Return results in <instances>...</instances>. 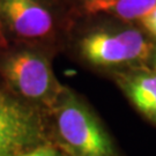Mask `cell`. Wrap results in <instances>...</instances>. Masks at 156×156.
<instances>
[{
	"label": "cell",
	"mask_w": 156,
	"mask_h": 156,
	"mask_svg": "<svg viewBox=\"0 0 156 156\" xmlns=\"http://www.w3.org/2000/svg\"><path fill=\"white\" fill-rule=\"evenodd\" d=\"M154 62H155V66H156V51H155V55H154Z\"/></svg>",
	"instance_id": "10"
},
{
	"label": "cell",
	"mask_w": 156,
	"mask_h": 156,
	"mask_svg": "<svg viewBox=\"0 0 156 156\" xmlns=\"http://www.w3.org/2000/svg\"><path fill=\"white\" fill-rule=\"evenodd\" d=\"M140 20L146 30L151 33L154 37H156V5Z\"/></svg>",
	"instance_id": "8"
},
{
	"label": "cell",
	"mask_w": 156,
	"mask_h": 156,
	"mask_svg": "<svg viewBox=\"0 0 156 156\" xmlns=\"http://www.w3.org/2000/svg\"><path fill=\"white\" fill-rule=\"evenodd\" d=\"M156 5V0H83L87 14H105L120 20L144 17Z\"/></svg>",
	"instance_id": "7"
},
{
	"label": "cell",
	"mask_w": 156,
	"mask_h": 156,
	"mask_svg": "<svg viewBox=\"0 0 156 156\" xmlns=\"http://www.w3.org/2000/svg\"><path fill=\"white\" fill-rule=\"evenodd\" d=\"M57 127L75 156H116L109 134L94 113L71 91L62 94L57 108Z\"/></svg>",
	"instance_id": "1"
},
{
	"label": "cell",
	"mask_w": 156,
	"mask_h": 156,
	"mask_svg": "<svg viewBox=\"0 0 156 156\" xmlns=\"http://www.w3.org/2000/svg\"><path fill=\"white\" fill-rule=\"evenodd\" d=\"M42 132L33 109L0 93V156H19L42 139Z\"/></svg>",
	"instance_id": "4"
},
{
	"label": "cell",
	"mask_w": 156,
	"mask_h": 156,
	"mask_svg": "<svg viewBox=\"0 0 156 156\" xmlns=\"http://www.w3.org/2000/svg\"><path fill=\"white\" fill-rule=\"evenodd\" d=\"M119 84L133 105L144 116L156 122V73L125 74L119 80Z\"/></svg>",
	"instance_id": "6"
},
{
	"label": "cell",
	"mask_w": 156,
	"mask_h": 156,
	"mask_svg": "<svg viewBox=\"0 0 156 156\" xmlns=\"http://www.w3.org/2000/svg\"><path fill=\"white\" fill-rule=\"evenodd\" d=\"M5 76L12 87L26 98L55 104L60 96L48 59L36 52L22 51L11 56L4 65Z\"/></svg>",
	"instance_id": "3"
},
{
	"label": "cell",
	"mask_w": 156,
	"mask_h": 156,
	"mask_svg": "<svg viewBox=\"0 0 156 156\" xmlns=\"http://www.w3.org/2000/svg\"><path fill=\"white\" fill-rule=\"evenodd\" d=\"M19 156H60V155H58V153L52 147H50V146H38V147L34 148L31 151L20 154Z\"/></svg>",
	"instance_id": "9"
},
{
	"label": "cell",
	"mask_w": 156,
	"mask_h": 156,
	"mask_svg": "<svg viewBox=\"0 0 156 156\" xmlns=\"http://www.w3.org/2000/svg\"><path fill=\"white\" fill-rule=\"evenodd\" d=\"M151 51V42L135 29L94 31L80 42L81 56L90 64L102 67L144 62Z\"/></svg>",
	"instance_id": "2"
},
{
	"label": "cell",
	"mask_w": 156,
	"mask_h": 156,
	"mask_svg": "<svg viewBox=\"0 0 156 156\" xmlns=\"http://www.w3.org/2000/svg\"><path fill=\"white\" fill-rule=\"evenodd\" d=\"M0 12L13 31L27 38L51 33L53 17L42 0H1Z\"/></svg>",
	"instance_id": "5"
}]
</instances>
